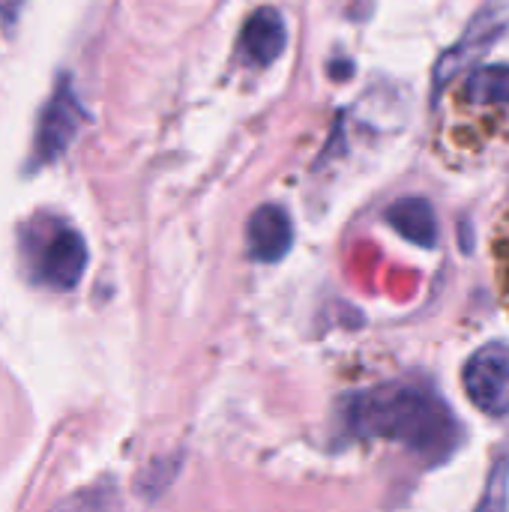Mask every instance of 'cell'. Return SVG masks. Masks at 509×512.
Returning <instances> with one entry per match:
<instances>
[{"mask_svg":"<svg viewBox=\"0 0 509 512\" xmlns=\"http://www.w3.org/2000/svg\"><path fill=\"white\" fill-rule=\"evenodd\" d=\"M348 423L363 438L396 441L429 462H441L459 441L450 408L420 387H381L348 405Z\"/></svg>","mask_w":509,"mask_h":512,"instance_id":"cell-1","label":"cell"},{"mask_svg":"<svg viewBox=\"0 0 509 512\" xmlns=\"http://www.w3.org/2000/svg\"><path fill=\"white\" fill-rule=\"evenodd\" d=\"M21 255L33 282L48 291H72L87 267L81 234L48 213L33 216L21 228Z\"/></svg>","mask_w":509,"mask_h":512,"instance_id":"cell-2","label":"cell"},{"mask_svg":"<svg viewBox=\"0 0 509 512\" xmlns=\"http://www.w3.org/2000/svg\"><path fill=\"white\" fill-rule=\"evenodd\" d=\"M87 123V111L78 102L75 90H72V78L60 75L48 105L42 108L39 117V129H36V144H33V165H51L54 159H60L72 138L78 135V129Z\"/></svg>","mask_w":509,"mask_h":512,"instance_id":"cell-3","label":"cell"},{"mask_svg":"<svg viewBox=\"0 0 509 512\" xmlns=\"http://www.w3.org/2000/svg\"><path fill=\"white\" fill-rule=\"evenodd\" d=\"M468 399L489 417L509 414V348L489 345L480 348L462 372Z\"/></svg>","mask_w":509,"mask_h":512,"instance_id":"cell-4","label":"cell"},{"mask_svg":"<svg viewBox=\"0 0 509 512\" xmlns=\"http://www.w3.org/2000/svg\"><path fill=\"white\" fill-rule=\"evenodd\" d=\"M504 27H507V18H504V12H498V3H489L486 9H480L474 15V21L465 27L462 39L435 63V90H444L459 72L474 69L477 60L486 51H492V45L504 33Z\"/></svg>","mask_w":509,"mask_h":512,"instance_id":"cell-5","label":"cell"},{"mask_svg":"<svg viewBox=\"0 0 509 512\" xmlns=\"http://www.w3.org/2000/svg\"><path fill=\"white\" fill-rule=\"evenodd\" d=\"M294 228L288 213L279 204H264L249 216L246 225V246L249 255L261 264H276L291 252Z\"/></svg>","mask_w":509,"mask_h":512,"instance_id":"cell-6","label":"cell"},{"mask_svg":"<svg viewBox=\"0 0 509 512\" xmlns=\"http://www.w3.org/2000/svg\"><path fill=\"white\" fill-rule=\"evenodd\" d=\"M285 45H288V30H285V21L276 9L264 6V9L252 12L249 21L243 24L240 51L246 54L249 63L270 66L273 60H279Z\"/></svg>","mask_w":509,"mask_h":512,"instance_id":"cell-7","label":"cell"},{"mask_svg":"<svg viewBox=\"0 0 509 512\" xmlns=\"http://www.w3.org/2000/svg\"><path fill=\"white\" fill-rule=\"evenodd\" d=\"M387 222L414 246L432 249L438 243V219L426 198H402L387 210Z\"/></svg>","mask_w":509,"mask_h":512,"instance_id":"cell-8","label":"cell"},{"mask_svg":"<svg viewBox=\"0 0 509 512\" xmlns=\"http://www.w3.org/2000/svg\"><path fill=\"white\" fill-rule=\"evenodd\" d=\"M468 96L483 105H509V66H483L468 78Z\"/></svg>","mask_w":509,"mask_h":512,"instance_id":"cell-9","label":"cell"},{"mask_svg":"<svg viewBox=\"0 0 509 512\" xmlns=\"http://www.w3.org/2000/svg\"><path fill=\"white\" fill-rule=\"evenodd\" d=\"M507 501H509V468L507 462H501L489 480V489L480 501L477 512H507Z\"/></svg>","mask_w":509,"mask_h":512,"instance_id":"cell-10","label":"cell"}]
</instances>
